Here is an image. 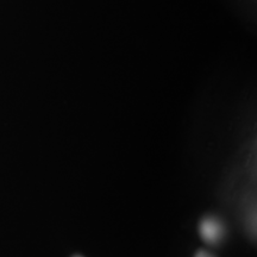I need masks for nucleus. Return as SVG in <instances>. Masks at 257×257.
<instances>
[{"mask_svg":"<svg viewBox=\"0 0 257 257\" xmlns=\"http://www.w3.org/2000/svg\"><path fill=\"white\" fill-rule=\"evenodd\" d=\"M201 238L205 242L214 244L221 239L224 234V225L219 219L214 217H207L201 220L200 226H199Z\"/></svg>","mask_w":257,"mask_h":257,"instance_id":"obj_1","label":"nucleus"},{"mask_svg":"<svg viewBox=\"0 0 257 257\" xmlns=\"http://www.w3.org/2000/svg\"><path fill=\"white\" fill-rule=\"evenodd\" d=\"M74 257H81V256H74Z\"/></svg>","mask_w":257,"mask_h":257,"instance_id":"obj_3","label":"nucleus"},{"mask_svg":"<svg viewBox=\"0 0 257 257\" xmlns=\"http://www.w3.org/2000/svg\"><path fill=\"white\" fill-rule=\"evenodd\" d=\"M195 257H213L211 255V253H208L207 251H204V250H201V251H199Z\"/></svg>","mask_w":257,"mask_h":257,"instance_id":"obj_2","label":"nucleus"}]
</instances>
